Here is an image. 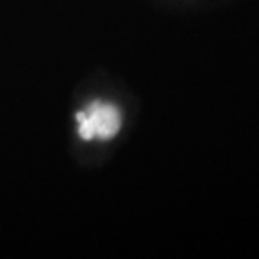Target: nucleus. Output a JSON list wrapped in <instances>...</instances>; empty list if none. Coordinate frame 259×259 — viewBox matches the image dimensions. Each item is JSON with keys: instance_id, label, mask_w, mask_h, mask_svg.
Returning <instances> with one entry per match:
<instances>
[{"instance_id": "1", "label": "nucleus", "mask_w": 259, "mask_h": 259, "mask_svg": "<svg viewBox=\"0 0 259 259\" xmlns=\"http://www.w3.org/2000/svg\"><path fill=\"white\" fill-rule=\"evenodd\" d=\"M78 133L83 140L95 137L108 140L114 137L121 127V115L117 107L104 102H93L85 111L76 114Z\"/></svg>"}]
</instances>
